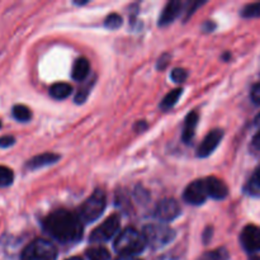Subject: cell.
<instances>
[{
  "instance_id": "obj_2",
  "label": "cell",
  "mask_w": 260,
  "mask_h": 260,
  "mask_svg": "<svg viewBox=\"0 0 260 260\" xmlns=\"http://www.w3.org/2000/svg\"><path fill=\"white\" fill-rule=\"evenodd\" d=\"M146 240L142 233L134 228H127L119 233L114 241V250L123 256H135L146 248Z\"/></svg>"
},
{
  "instance_id": "obj_32",
  "label": "cell",
  "mask_w": 260,
  "mask_h": 260,
  "mask_svg": "<svg viewBox=\"0 0 260 260\" xmlns=\"http://www.w3.org/2000/svg\"><path fill=\"white\" fill-rule=\"evenodd\" d=\"M212 238V229L208 228L207 230L205 231V235H203V240H205V243H208V239Z\"/></svg>"
},
{
  "instance_id": "obj_37",
  "label": "cell",
  "mask_w": 260,
  "mask_h": 260,
  "mask_svg": "<svg viewBox=\"0 0 260 260\" xmlns=\"http://www.w3.org/2000/svg\"><path fill=\"white\" fill-rule=\"evenodd\" d=\"M253 260H260V258H254Z\"/></svg>"
},
{
  "instance_id": "obj_26",
  "label": "cell",
  "mask_w": 260,
  "mask_h": 260,
  "mask_svg": "<svg viewBox=\"0 0 260 260\" xmlns=\"http://www.w3.org/2000/svg\"><path fill=\"white\" fill-rule=\"evenodd\" d=\"M170 78H172V80L174 81V83L182 84V83H184L185 80H187L188 71L184 70V69L175 68V69H173L172 75H170Z\"/></svg>"
},
{
  "instance_id": "obj_25",
  "label": "cell",
  "mask_w": 260,
  "mask_h": 260,
  "mask_svg": "<svg viewBox=\"0 0 260 260\" xmlns=\"http://www.w3.org/2000/svg\"><path fill=\"white\" fill-rule=\"evenodd\" d=\"M93 84H94V79L90 81V83L86 84L84 88L79 89L78 94H76V96H75V103L81 104V103H84V102H85V99L88 98L89 93H90V89H91V86H93Z\"/></svg>"
},
{
  "instance_id": "obj_33",
  "label": "cell",
  "mask_w": 260,
  "mask_h": 260,
  "mask_svg": "<svg viewBox=\"0 0 260 260\" xmlns=\"http://www.w3.org/2000/svg\"><path fill=\"white\" fill-rule=\"evenodd\" d=\"M146 127H147V124L145 123V122H139V123L136 124V131H140V132H141L142 129L146 128Z\"/></svg>"
},
{
  "instance_id": "obj_4",
  "label": "cell",
  "mask_w": 260,
  "mask_h": 260,
  "mask_svg": "<svg viewBox=\"0 0 260 260\" xmlns=\"http://www.w3.org/2000/svg\"><path fill=\"white\" fill-rule=\"evenodd\" d=\"M142 235L151 248L160 249L172 243L175 238V231L165 223H151L145 226Z\"/></svg>"
},
{
  "instance_id": "obj_13",
  "label": "cell",
  "mask_w": 260,
  "mask_h": 260,
  "mask_svg": "<svg viewBox=\"0 0 260 260\" xmlns=\"http://www.w3.org/2000/svg\"><path fill=\"white\" fill-rule=\"evenodd\" d=\"M58 160H60V155L53 154V152H45V154L37 155V156L28 160L25 167L29 170H36L41 169V168L48 167V165H53L55 162H57Z\"/></svg>"
},
{
  "instance_id": "obj_30",
  "label": "cell",
  "mask_w": 260,
  "mask_h": 260,
  "mask_svg": "<svg viewBox=\"0 0 260 260\" xmlns=\"http://www.w3.org/2000/svg\"><path fill=\"white\" fill-rule=\"evenodd\" d=\"M215 27H216L215 23L211 22V20H207V22L203 23L202 29H203V32H212V30L215 29Z\"/></svg>"
},
{
  "instance_id": "obj_22",
  "label": "cell",
  "mask_w": 260,
  "mask_h": 260,
  "mask_svg": "<svg viewBox=\"0 0 260 260\" xmlns=\"http://www.w3.org/2000/svg\"><path fill=\"white\" fill-rule=\"evenodd\" d=\"M241 17L248 18H260V2L258 3H251V4L245 5V7L241 9Z\"/></svg>"
},
{
  "instance_id": "obj_38",
  "label": "cell",
  "mask_w": 260,
  "mask_h": 260,
  "mask_svg": "<svg viewBox=\"0 0 260 260\" xmlns=\"http://www.w3.org/2000/svg\"><path fill=\"white\" fill-rule=\"evenodd\" d=\"M0 128H2V121H0Z\"/></svg>"
},
{
  "instance_id": "obj_17",
  "label": "cell",
  "mask_w": 260,
  "mask_h": 260,
  "mask_svg": "<svg viewBox=\"0 0 260 260\" xmlns=\"http://www.w3.org/2000/svg\"><path fill=\"white\" fill-rule=\"evenodd\" d=\"M182 93H183V89H180V88L169 91V93L164 96L161 104H160V108H161V111L165 112V111H169V109H172L173 107L177 104V102L179 101Z\"/></svg>"
},
{
  "instance_id": "obj_18",
  "label": "cell",
  "mask_w": 260,
  "mask_h": 260,
  "mask_svg": "<svg viewBox=\"0 0 260 260\" xmlns=\"http://www.w3.org/2000/svg\"><path fill=\"white\" fill-rule=\"evenodd\" d=\"M245 192L253 197H260V167L245 185Z\"/></svg>"
},
{
  "instance_id": "obj_20",
  "label": "cell",
  "mask_w": 260,
  "mask_h": 260,
  "mask_svg": "<svg viewBox=\"0 0 260 260\" xmlns=\"http://www.w3.org/2000/svg\"><path fill=\"white\" fill-rule=\"evenodd\" d=\"M86 258L88 260H109L111 254L103 246H95L86 250Z\"/></svg>"
},
{
  "instance_id": "obj_5",
  "label": "cell",
  "mask_w": 260,
  "mask_h": 260,
  "mask_svg": "<svg viewBox=\"0 0 260 260\" xmlns=\"http://www.w3.org/2000/svg\"><path fill=\"white\" fill-rule=\"evenodd\" d=\"M57 249L46 239H36L22 251L20 260H56Z\"/></svg>"
},
{
  "instance_id": "obj_14",
  "label": "cell",
  "mask_w": 260,
  "mask_h": 260,
  "mask_svg": "<svg viewBox=\"0 0 260 260\" xmlns=\"http://www.w3.org/2000/svg\"><path fill=\"white\" fill-rule=\"evenodd\" d=\"M198 119H200V117H198V113H196V112H190L187 116V118H185L182 134V140L184 144L192 142L196 134V128H197Z\"/></svg>"
},
{
  "instance_id": "obj_8",
  "label": "cell",
  "mask_w": 260,
  "mask_h": 260,
  "mask_svg": "<svg viewBox=\"0 0 260 260\" xmlns=\"http://www.w3.org/2000/svg\"><path fill=\"white\" fill-rule=\"evenodd\" d=\"M183 198H184L185 202L189 203V205H193V206L203 205L208 198L205 179H198V180H194L193 183H190V184L185 188Z\"/></svg>"
},
{
  "instance_id": "obj_27",
  "label": "cell",
  "mask_w": 260,
  "mask_h": 260,
  "mask_svg": "<svg viewBox=\"0 0 260 260\" xmlns=\"http://www.w3.org/2000/svg\"><path fill=\"white\" fill-rule=\"evenodd\" d=\"M15 144V139L10 135H5V136L0 137V147L2 149H8V147L13 146Z\"/></svg>"
},
{
  "instance_id": "obj_10",
  "label": "cell",
  "mask_w": 260,
  "mask_h": 260,
  "mask_svg": "<svg viewBox=\"0 0 260 260\" xmlns=\"http://www.w3.org/2000/svg\"><path fill=\"white\" fill-rule=\"evenodd\" d=\"M223 137V131L220 128L212 129L207 136L205 137V140L202 141L201 146L198 147V156L200 157H207L217 149V146L220 145L221 140Z\"/></svg>"
},
{
  "instance_id": "obj_35",
  "label": "cell",
  "mask_w": 260,
  "mask_h": 260,
  "mask_svg": "<svg viewBox=\"0 0 260 260\" xmlns=\"http://www.w3.org/2000/svg\"><path fill=\"white\" fill-rule=\"evenodd\" d=\"M68 260H83L81 258H79V256H73V258L68 259Z\"/></svg>"
},
{
  "instance_id": "obj_16",
  "label": "cell",
  "mask_w": 260,
  "mask_h": 260,
  "mask_svg": "<svg viewBox=\"0 0 260 260\" xmlns=\"http://www.w3.org/2000/svg\"><path fill=\"white\" fill-rule=\"evenodd\" d=\"M73 91V86L68 83H56L52 84L50 88V95L53 99H57V101H62L66 99Z\"/></svg>"
},
{
  "instance_id": "obj_19",
  "label": "cell",
  "mask_w": 260,
  "mask_h": 260,
  "mask_svg": "<svg viewBox=\"0 0 260 260\" xmlns=\"http://www.w3.org/2000/svg\"><path fill=\"white\" fill-rule=\"evenodd\" d=\"M198 260H230V253L226 248H218L207 251Z\"/></svg>"
},
{
  "instance_id": "obj_21",
  "label": "cell",
  "mask_w": 260,
  "mask_h": 260,
  "mask_svg": "<svg viewBox=\"0 0 260 260\" xmlns=\"http://www.w3.org/2000/svg\"><path fill=\"white\" fill-rule=\"evenodd\" d=\"M13 117L19 122H28L32 118V112L28 107L18 104V106L13 107Z\"/></svg>"
},
{
  "instance_id": "obj_36",
  "label": "cell",
  "mask_w": 260,
  "mask_h": 260,
  "mask_svg": "<svg viewBox=\"0 0 260 260\" xmlns=\"http://www.w3.org/2000/svg\"><path fill=\"white\" fill-rule=\"evenodd\" d=\"M255 122H256V123H260V113L258 114V117L255 118Z\"/></svg>"
},
{
  "instance_id": "obj_28",
  "label": "cell",
  "mask_w": 260,
  "mask_h": 260,
  "mask_svg": "<svg viewBox=\"0 0 260 260\" xmlns=\"http://www.w3.org/2000/svg\"><path fill=\"white\" fill-rule=\"evenodd\" d=\"M250 96H251V101H253L254 103L260 104V83L255 84V85L253 86V89H251Z\"/></svg>"
},
{
  "instance_id": "obj_12",
  "label": "cell",
  "mask_w": 260,
  "mask_h": 260,
  "mask_svg": "<svg viewBox=\"0 0 260 260\" xmlns=\"http://www.w3.org/2000/svg\"><path fill=\"white\" fill-rule=\"evenodd\" d=\"M180 12H182V3L178 2V0H173V2L168 3L159 18L160 27H167L170 23L174 22L178 15L180 14Z\"/></svg>"
},
{
  "instance_id": "obj_23",
  "label": "cell",
  "mask_w": 260,
  "mask_h": 260,
  "mask_svg": "<svg viewBox=\"0 0 260 260\" xmlns=\"http://www.w3.org/2000/svg\"><path fill=\"white\" fill-rule=\"evenodd\" d=\"M13 180H14L13 170L4 165H0V187H9L13 184Z\"/></svg>"
},
{
  "instance_id": "obj_3",
  "label": "cell",
  "mask_w": 260,
  "mask_h": 260,
  "mask_svg": "<svg viewBox=\"0 0 260 260\" xmlns=\"http://www.w3.org/2000/svg\"><path fill=\"white\" fill-rule=\"evenodd\" d=\"M107 206V198L106 193L102 189H96L79 210V218L81 222L91 223L94 221L98 220L104 212Z\"/></svg>"
},
{
  "instance_id": "obj_6",
  "label": "cell",
  "mask_w": 260,
  "mask_h": 260,
  "mask_svg": "<svg viewBox=\"0 0 260 260\" xmlns=\"http://www.w3.org/2000/svg\"><path fill=\"white\" fill-rule=\"evenodd\" d=\"M121 228V218L118 215H112L101 226L93 230L90 235V243H104L113 238Z\"/></svg>"
},
{
  "instance_id": "obj_24",
  "label": "cell",
  "mask_w": 260,
  "mask_h": 260,
  "mask_svg": "<svg viewBox=\"0 0 260 260\" xmlns=\"http://www.w3.org/2000/svg\"><path fill=\"white\" fill-rule=\"evenodd\" d=\"M121 25L122 17L119 14H117V13H112V14H109L108 17L106 18V20H104V27L108 28V29H118Z\"/></svg>"
},
{
  "instance_id": "obj_29",
  "label": "cell",
  "mask_w": 260,
  "mask_h": 260,
  "mask_svg": "<svg viewBox=\"0 0 260 260\" xmlns=\"http://www.w3.org/2000/svg\"><path fill=\"white\" fill-rule=\"evenodd\" d=\"M169 60H170L169 53H164V55H162L161 57L159 58V61H157L156 68L159 69V70H162V69H165L168 66V63H169Z\"/></svg>"
},
{
  "instance_id": "obj_11",
  "label": "cell",
  "mask_w": 260,
  "mask_h": 260,
  "mask_svg": "<svg viewBox=\"0 0 260 260\" xmlns=\"http://www.w3.org/2000/svg\"><path fill=\"white\" fill-rule=\"evenodd\" d=\"M206 189H207L208 197L213 200H225L229 194V188L222 180L216 177H208L205 179Z\"/></svg>"
},
{
  "instance_id": "obj_34",
  "label": "cell",
  "mask_w": 260,
  "mask_h": 260,
  "mask_svg": "<svg viewBox=\"0 0 260 260\" xmlns=\"http://www.w3.org/2000/svg\"><path fill=\"white\" fill-rule=\"evenodd\" d=\"M116 260H141V259H137V258H135V256H123V255H121L119 258H117Z\"/></svg>"
},
{
  "instance_id": "obj_15",
  "label": "cell",
  "mask_w": 260,
  "mask_h": 260,
  "mask_svg": "<svg viewBox=\"0 0 260 260\" xmlns=\"http://www.w3.org/2000/svg\"><path fill=\"white\" fill-rule=\"evenodd\" d=\"M90 63L85 57H79L73 66V79L76 81H83L89 75Z\"/></svg>"
},
{
  "instance_id": "obj_1",
  "label": "cell",
  "mask_w": 260,
  "mask_h": 260,
  "mask_svg": "<svg viewBox=\"0 0 260 260\" xmlns=\"http://www.w3.org/2000/svg\"><path fill=\"white\" fill-rule=\"evenodd\" d=\"M45 230L61 244H75L83 238V222L78 215L68 210H58L43 221Z\"/></svg>"
},
{
  "instance_id": "obj_31",
  "label": "cell",
  "mask_w": 260,
  "mask_h": 260,
  "mask_svg": "<svg viewBox=\"0 0 260 260\" xmlns=\"http://www.w3.org/2000/svg\"><path fill=\"white\" fill-rule=\"evenodd\" d=\"M253 146L255 147V149L260 150V129L256 132L255 136L253 137Z\"/></svg>"
},
{
  "instance_id": "obj_9",
  "label": "cell",
  "mask_w": 260,
  "mask_h": 260,
  "mask_svg": "<svg viewBox=\"0 0 260 260\" xmlns=\"http://www.w3.org/2000/svg\"><path fill=\"white\" fill-rule=\"evenodd\" d=\"M240 243L248 253L254 254L260 251V228L255 225H248L240 234Z\"/></svg>"
},
{
  "instance_id": "obj_7",
  "label": "cell",
  "mask_w": 260,
  "mask_h": 260,
  "mask_svg": "<svg viewBox=\"0 0 260 260\" xmlns=\"http://www.w3.org/2000/svg\"><path fill=\"white\" fill-rule=\"evenodd\" d=\"M180 215L179 203L174 198H164L156 205L154 216L161 222H170Z\"/></svg>"
}]
</instances>
